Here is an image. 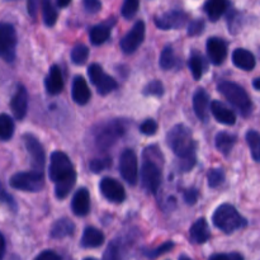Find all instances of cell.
<instances>
[{
    "mask_svg": "<svg viewBox=\"0 0 260 260\" xmlns=\"http://www.w3.org/2000/svg\"><path fill=\"white\" fill-rule=\"evenodd\" d=\"M167 142L172 151L179 157L180 172H189L196 165V142L192 132L184 124H177L169 131Z\"/></svg>",
    "mask_w": 260,
    "mask_h": 260,
    "instance_id": "obj_1",
    "label": "cell"
},
{
    "mask_svg": "<svg viewBox=\"0 0 260 260\" xmlns=\"http://www.w3.org/2000/svg\"><path fill=\"white\" fill-rule=\"evenodd\" d=\"M213 225L225 234H233L246 226V220L234 206L221 205L212 215Z\"/></svg>",
    "mask_w": 260,
    "mask_h": 260,
    "instance_id": "obj_2",
    "label": "cell"
},
{
    "mask_svg": "<svg viewBox=\"0 0 260 260\" xmlns=\"http://www.w3.org/2000/svg\"><path fill=\"white\" fill-rule=\"evenodd\" d=\"M218 91L233 104L235 108L239 109L244 117H248L253 111V103L250 101V96L248 95L244 88H241L239 84L233 81H221L218 84Z\"/></svg>",
    "mask_w": 260,
    "mask_h": 260,
    "instance_id": "obj_3",
    "label": "cell"
},
{
    "mask_svg": "<svg viewBox=\"0 0 260 260\" xmlns=\"http://www.w3.org/2000/svg\"><path fill=\"white\" fill-rule=\"evenodd\" d=\"M48 175L55 184L58 182H62V180L76 178V173L74 170L73 164H71L70 159L65 152L55 151L51 154Z\"/></svg>",
    "mask_w": 260,
    "mask_h": 260,
    "instance_id": "obj_4",
    "label": "cell"
},
{
    "mask_svg": "<svg viewBox=\"0 0 260 260\" xmlns=\"http://www.w3.org/2000/svg\"><path fill=\"white\" fill-rule=\"evenodd\" d=\"M10 187L14 189L23 190V192H40L45 187V178H43L42 172H23L17 173L13 175L9 180Z\"/></svg>",
    "mask_w": 260,
    "mask_h": 260,
    "instance_id": "obj_5",
    "label": "cell"
},
{
    "mask_svg": "<svg viewBox=\"0 0 260 260\" xmlns=\"http://www.w3.org/2000/svg\"><path fill=\"white\" fill-rule=\"evenodd\" d=\"M127 131V122L123 119H114L103 124L102 128L96 132L95 144L99 149H108Z\"/></svg>",
    "mask_w": 260,
    "mask_h": 260,
    "instance_id": "obj_6",
    "label": "cell"
},
{
    "mask_svg": "<svg viewBox=\"0 0 260 260\" xmlns=\"http://www.w3.org/2000/svg\"><path fill=\"white\" fill-rule=\"evenodd\" d=\"M17 32L9 23H2L0 25V51L2 57L7 62H13L17 51Z\"/></svg>",
    "mask_w": 260,
    "mask_h": 260,
    "instance_id": "obj_7",
    "label": "cell"
},
{
    "mask_svg": "<svg viewBox=\"0 0 260 260\" xmlns=\"http://www.w3.org/2000/svg\"><path fill=\"white\" fill-rule=\"evenodd\" d=\"M88 75L91 83L96 86V90L101 95H107L117 89V81L108 74L104 73L103 68L99 63H91L89 66Z\"/></svg>",
    "mask_w": 260,
    "mask_h": 260,
    "instance_id": "obj_8",
    "label": "cell"
},
{
    "mask_svg": "<svg viewBox=\"0 0 260 260\" xmlns=\"http://www.w3.org/2000/svg\"><path fill=\"white\" fill-rule=\"evenodd\" d=\"M142 187L150 193H156L161 184V170L154 159L146 157L141 169Z\"/></svg>",
    "mask_w": 260,
    "mask_h": 260,
    "instance_id": "obj_9",
    "label": "cell"
},
{
    "mask_svg": "<svg viewBox=\"0 0 260 260\" xmlns=\"http://www.w3.org/2000/svg\"><path fill=\"white\" fill-rule=\"evenodd\" d=\"M119 173L129 185H135L139 178V164L134 150L126 149L119 157Z\"/></svg>",
    "mask_w": 260,
    "mask_h": 260,
    "instance_id": "obj_10",
    "label": "cell"
},
{
    "mask_svg": "<svg viewBox=\"0 0 260 260\" xmlns=\"http://www.w3.org/2000/svg\"><path fill=\"white\" fill-rule=\"evenodd\" d=\"M23 140H24L25 149H27L28 155L30 157V161H32L33 169L37 170V172H42L46 161V154L42 144L38 141L37 137L29 134L24 135Z\"/></svg>",
    "mask_w": 260,
    "mask_h": 260,
    "instance_id": "obj_11",
    "label": "cell"
},
{
    "mask_svg": "<svg viewBox=\"0 0 260 260\" xmlns=\"http://www.w3.org/2000/svg\"><path fill=\"white\" fill-rule=\"evenodd\" d=\"M145 29H146L145 22L137 20V22L135 23L134 27H132V29L121 40V43H119L121 50L123 51L124 53H127V55L134 53L135 51L140 47V45L144 42Z\"/></svg>",
    "mask_w": 260,
    "mask_h": 260,
    "instance_id": "obj_12",
    "label": "cell"
},
{
    "mask_svg": "<svg viewBox=\"0 0 260 260\" xmlns=\"http://www.w3.org/2000/svg\"><path fill=\"white\" fill-rule=\"evenodd\" d=\"M99 189L104 198H107L109 202L121 203L126 200V192H124L123 185L113 178H103L99 184Z\"/></svg>",
    "mask_w": 260,
    "mask_h": 260,
    "instance_id": "obj_13",
    "label": "cell"
},
{
    "mask_svg": "<svg viewBox=\"0 0 260 260\" xmlns=\"http://www.w3.org/2000/svg\"><path fill=\"white\" fill-rule=\"evenodd\" d=\"M188 14L182 10H170L159 15L155 19V24L160 29H178L187 23Z\"/></svg>",
    "mask_w": 260,
    "mask_h": 260,
    "instance_id": "obj_14",
    "label": "cell"
},
{
    "mask_svg": "<svg viewBox=\"0 0 260 260\" xmlns=\"http://www.w3.org/2000/svg\"><path fill=\"white\" fill-rule=\"evenodd\" d=\"M10 109L13 112V116L18 121H22L25 117L28 111V93L27 89L24 88V85L19 84L17 85L14 94L12 96V101H10Z\"/></svg>",
    "mask_w": 260,
    "mask_h": 260,
    "instance_id": "obj_15",
    "label": "cell"
},
{
    "mask_svg": "<svg viewBox=\"0 0 260 260\" xmlns=\"http://www.w3.org/2000/svg\"><path fill=\"white\" fill-rule=\"evenodd\" d=\"M207 55L213 65H221L228 56V43L218 37H211L207 41Z\"/></svg>",
    "mask_w": 260,
    "mask_h": 260,
    "instance_id": "obj_16",
    "label": "cell"
},
{
    "mask_svg": "<svg viewBox=\"0 0 260 260\" xmlns=\"http://www.w3.org/2000/svg\"><path fill=\"white\" fill-rule=\"evenodd\" d=\"M71 208L76 216H86L90 211V194L86 188H80L76 190L71 202Z\"/></svg>",
    "mask_w": 260,
    "mask_h": 260,
    "instance_id": "obj_17",
    "label": "cell"
},
{
    "mask_svg": "<svg viewBox=\"0 0 260 260\" xmlns=\"http://www.w3.org/2000/svg\"><path fill=\"white\" fill-rule=\"evenodd\" d=\"M71 95L75 103L84 106L88 103L91 98L90 89H89L88 84H86L85 79L83 76H75L73 80V89H71Z\"/></svg>",
    "mask_w": 260,
    "mask_h": 260,
    "instance_id": "obj_18",
    "label": "cell"
},
{
    "mask_svg": "<svg viewBox=\"0 0 260 260\" xmlns=\"http://www.w3.org/2000/svg\"><path fill=\"white\" fill-rule=\"evenodd\" d=\"M46 90L51 95H57L63 89V78L61 74L60 68L57 65H52L48 71V75L45 80Z\"/></svg>",
    "mask_w": 260,
    "mask_h": 260,
    "instance_id": "obj_19",
    "label": "cell"
},
{
    "mask_svg": "<svg viewBox=\"0 0 260 260\" xmlns=\"http://www.w3.org/2000/svg\"><path fill=\"white\" fill-rule=\"evenodd\" d=\"M208 107H210V95L205 89L200 88L193 95V109L201 121L208 118Z\"/></svg>",
    "mask_w": 260,
    "mask_h": 260,
    "instance_id": "obj_20",
    "label": "cell"
},
{
    "mask_svg": "<svg viewBox=\"0 0 260 260\" xmlns=\"http://www.w3.org/2000/svg\"><path fill=\"white\" fill-rule=\"evenodd\" d=\"M211 112H212L213 117L220 123L226 124V126H234L236 123L235 113L231 109H229L226 106H223V103H221V102H212V104H211Z\"/></svg>",
    "mask_w": 260,
    "mask_h": 260,
    "instance_id": "obj_21",
    "label": "cell"
},
{
    "mask_svg": "<svg viewBox=\"0 0 260 260\" xmlns=\"http://www.w3.org/2000/svg\"><path fill=\"white\" fill-rule=\"evenodd\" d=\"M233 62L236 68L241 70L250 71L255 68L256 60L250 51L245 48H236L233 53Z\"/></svg>",
    "mask_w": 260,
    "mask_h": 260,
    "instance_id": "obj_22",
    "label": "cell"
},
{
    "mask_svg": "<svg viewBox=\"0 0 260 260\" xmlns=\"http://www.w3.org/2000/svg\"><path fill=\"white\" fill-rule=\"evenodd\" d=\"M190 240L194 244H205L207 243L208 239H210L211 233L210 228H208V223L205 218H200V220L196 221L192 225L189 231Z\"/></svg>",
    "mask_w": 260,
    "mask_h": 260,
    "instance_id": "obj_23",
    "label": "cell"
},
{
    "mask_svg": "<svg viewBox=\"0 0 260 260\" xmlns=\"http://www.w3.org/2000/svg\"><path fill=\"white\" fill-rule=\"evenodd\" d=\"M104 243V235L101 230L93 228V226H88L85 228L83 233V238H81V246L85 249L90 248H98Z\"/></svg>",
    "mask_w": 260,
    "mask_h": 260,
    "instance_id": "obj_24",
    "label": "cell"
},
{
    "mask_svg": "<svg viewBox=\"0 0 260 260\" xmlns=\"http://www.w3.org/2000/svg\"><path fill=\"white\" fill-rule=\"evenodd\" d=\"M75 231V225L69 218H60L56 221L51 228V238L52 239H63L66 236L73 235Z\"/></svg>",
    "mask_w": 260,
    "mask_h": 260,
    "instance_id": "obj_25",
    "label": "cell"
},
{
    "mask_svg": "<svg viewBox=\"0 0 260 260\" xmlns=\"http://www.w3.org/2000/svg\"><path fill=\"white\" fill-rule=\"evenodd\" d=\"M229 8V0H207L205 4V12L211 20L216 22L226 13Z\"/></svg>",
    "mask_w": 260,
    "mask_h": 260,
    "instance_id": "obj_26",
    "label": "cell"
},
{
    "mask_svg": "<svg viewBox=\"0 0 260 260\" xmlns=\"http://www.w3.org/2000/svg\"><path fill=\"white\" fill-rule=\"evenodd\" d=\"M111 36V24H98L94 25L90 29V33H89V37H90V42L93 43L94 46H101L103 45L104 42H107Z\"/></svg>",
    "mask_w": 260,
    "mask_h": 260,
    "instance_id": "obj_27",
    "label": "cell"
},
{
    "mask_svg": "<svg viewBox=\"0 0 260 260\" xmlns=\"http://www.w3.org/2000/svg\"><path fill=\"white\" fill-rule=\"evenodd\" d=\"M236 142V137L233 135L228 134V132H220L217 134L215 139V145L217 147L218 151L223 155H229L233 150L234 145Z\"/></svg>",
    "mask_w": 260,
    "mask_h": 260,
    "instance_id": "obj_28",
    "label": "cell"
},
{
    "mask_svg": "<svg viewBox=\"0 0 260 260\" xmlns=\"http://www.w3.org/2000/svg\"><path fill=\"white\" fill-rule=\"evenodd\" d=\"M41 5H42V15L45 24L47 27L55 25L56 20H57V10L53 5L52 0H41Z\"/></svg>",
    "mask_w": 260,
    "mask_h": 260,
    "instance_id": "obj_29",
    "label": "cell"
},
{
    "mask_svg": "<svg viewBox=\"0 0 260 260\" xmlns=\"http://www.w3.org/2000/svg\"><path fill=\"white\" fill-rule=\"evenodd\" d=\"M189 69H190V73H192L193 78L196 80H200L201 76L203 75L206 70V65H205V60H203L202 56L200 55L198 52H193L190 55L189 58Z\"/></svg>",
    "mask_w": 260,
    "mask_h": 260,
    "instance_id": "obj_30",
    "label": "cell"
},
{
    "mask_svg": "<svg viewBox=\"0 0 260 260\" xmlns=\"http://www.w3.org/2000/svg\"><path fill=\"white\" fill-rule=\"evenodd\" d=\"M14 135V122L8 114L3 113L0 116V139L3 141H9Z\"/></svg>",
    "mask_w": 260,
    "mask_h": 260,
    "instance_id": "obj_31",
    "label": "cell"
},
{
    "mask_svg": "<svg viewBox=\"0 0 260 260\" xmlns=\"http://www.w3.org/2000/svg\"><path fill=\"white\" fill-rule=\"evenodd\" d=\"M246 141H248L249 147H250L251 156L255 161H260V134L259 132L250 129L246 134Z\"/></svg>",
    "mask_w": 260,
    "mask_h": 260,
    "instance_id": "obj_32",
    "label": "cell"
},
{
    "mask_svg": "<svg viewBox=\"0 0 260 260\" xmlns=\"http://www.w3.org/2000/svg\"><path fill=\"white\" fill-rule=\"evenodd\" d=\"M71 61H73L75 65H83L85 63V61L88 60L89 56V48L84 45H78L73 48L71 51Z\"/></svg>",
    "mask_w": 260,
    "mask_h": 260,
    "instance_id": "obj_33",
    "label": "cell"
},
{
    "mask_svg": "<svg viewBox=\"0 0 260 260\" xmlns=\"http://www.w3.org/2000/svg\"><path fill=\"white\" fill-rule=\"evenodd\" d=\"M175 65V56L174 51L170 46H167V47L162 50L161 55H160V68L164 69V70H169L173 66Z\"/></svg>",
    "mask_w": 260,
    "mask_h": 260,
    "instance_id": "obj_34",
    "label": "cell"
},
{
    "mask_svg": "<svg viewBox=\"0 0 260 260\" xmlns=\"http://www.w3.org/2000/svg\"><path fill=\"white\" fill-rule=\"evenodd\" d=\"M140 7V0H124L123 5H122L121 13L123 18L126 19H131L136 15L137 10Z\"/></svg>",
    "mask_w": 260,
    "mask_h": 260,
    "instance_id": "obj_35",
    "label": "cell"
},
{
    "mask_svg": "<svg viewBox=\"0 0 260 260\" xmlns=\"http://www.w3.org/2000/svg\"><path fill=\"white\" fill-rule=\"evenodd\" d=\"M111 165H112L111 157H103V159L91 160L90 164H89V169H90L93 173H95V174H99V173L109 169Z\"/></svg>",
    "mask_w": 260,
    "mask_h": 260,
    "instance_id": "obj_36",
    "label": "cell"
},
{
    "mask_svg": "<svg viewBox=\"0 0 260 260\" xmlns=\"http://www.w3.org/2000/svg\"><path fill=\"white\" fill-rule=\"evenodd\" d=\"M225 180V173L221 169H212L208 173V185L211 188H217Z\"/></svg>",
    "mask_w": 260,
    "mask_h": 260,
    "instance_id": "obj_37",
    "label": "cell"
},
{
    "mask_svg": "<svg viewBox=\"0 0 260 260\" xmlns=\"http://www.w3.org/2000/svg\"><path fill=\"white\" fill-rule=\"evenodd\" d=\"M145 95H154V96H161L164 94V86L159 80H152L145 86L144 89Z\"/></svg>",
    "mask_w": 260,
    "mask_h": 260,
    "instance_id": "obj_38",
    "label": "cell"
},
{
    "mask_svg": "<svg viewBox=\"0 0 260 260\" xmlns=\"http://www.w3.org/2000/svg\"><path fill=\"white\" fill-rule=\"evenodd\" d=\"M173 248H174V243H172V241H168V243L160 245L159 248L151 249V250H145L144 254L147 256V258L154 259V258H157V256H160L161 254L168 253V251L172 250Z\"/></svg>",
    "mask_w": 260,
    "mask_h": 260,
    "instance_id": "obj_39",
    "label": "cell"
},
{
    "mask_svg": "<svg viewBox=\"0 0 260 260\" xmlns=\"http://www.w3.org/2000/svg\"><path fill=\"white\" fill-rule=\"evenodd\" d=\"M103 260H121V250L116 243H111L104 253Z\"/></svg>",
    "mask_w": 260,
    "mask_h": 260,
    "instance_id": "obj_40",
    "label": "cell"
},
{
    "mask_svg": "<svg viewBox=\"0 0 260 260\" xmlns=\"http://www.w3.org/2000/svg\"><path fill=\"white\" fill-rule=\"evenodd\" d=\"M140 131H141V134L146 135V136H152V135L156 134L157 123L151 118L146 119V121L140 126Z\"/></svg>",
    "mask_w": 260,
    "mask_h": 260,
    "instance_id": "obj_41",
    "label": "cell"
},
{
    "mask_svg": "<svg viewBox=\"0 0 260 260\" xmlns=\"http://www.w3.org/2000/svg\"><path fill=\"white\" fill-rule=\"evenodd\" d=\"M205 29V22L202 19H196L188 25V36H200Z\"/></svg>",
    "mask_w": 260,
    "mask_h": 260,
    "instance_id": "obj_42",
    "label": "cell"
},
{
    "mask_svg": "<svg viewBox=\"0 0 260 260\" xmlns=\"http://www.w3.org/2000/svg\"><path fill=\"white\" fill-rule=\"evenodd\" d=\"M83 7L89 14H95L102 9L101 0H83Z\"/></svg>",
    "mask_w": 260,
    "mask_h": 260,
    "instance_id": "obj_43",
    "label": "cell"
},
{
    "mask_svg": "<svg viewBox=\"0 0 260 260\" xmlns=\"http://www.w3.org/2000/svg\"><path fill=\"white\" fill-rule=\"evenodd\" d=\"M208 260H244V256L239 253H229V254H215Z\"/></svg>",
    "mask_w": 260,
    "mask_h": 260,
    "instance_id": "obj_44",
    "label": "cell"
},
{
    "mask_svg": "<svg viewBox=\"0 0 260 260\" xmlns=\"http://www.w3.org/2000/svg\"><path fill=\"white\" fill-rule=\"evenodd\" d=\"M198 200V190L194 189V188H190V189L185 190L184 193V201L187 205L192 206L197 202Z\"/></svg>",
    "mask_w": 260,
    "mask_h": 260,
    "instance_id": "obj_45",
    "label": "cell"
},
{
    "mask_svg": "<svg viewBox=\"0 0 260 260\" xmlns=\"http://www.w3.org/2000/svg\"><path fill=\"white\" fill-rule=\"evenodd\" d=\"M35 260H61V256L53 250H45L38 254Z\"/></svg>",
    "mask_w": 260,
    "mask_h": 260,
    "instance_id": "obj_46",
    "label": "cell"
},
{
    "mask_svg": "<svg viewBox=\"0 0 260 260\" xmlns=\"http://www.w3.org/2000/svg\"><path fill=\"white\" fill-rule=\"evenodd\" d=\"M38 9V0H28V13L30 17L35 18L37 14Z\"/></svg>",
    "mask_w": 260,
    "mask_h": 260,
    "instance_id": "obj_47",
    "label": "cell"
},
{
    "mask_svg": "<svg viewBox=\"0 0 260 260\" xmlns=\"http://www.w3.org/2000/svg\"><path fill=\"white\" fill-rule=\"evenodd\" d=\"M3 201H4L5 203H8L9 206H12V208H14L15 210V203H14V201H13V197L12 196L8 194L5 190H3Z\"/></svg>",
    "mask_w": 260,
    "mask_h": 260,
    "instance_id": "obj_48",
    "label": "cell"
},
{
    "mask_svg": "<svg viewBox=\"0 0 260 260\" xmlns=\"http://www.w3.org/2000/svg\"><path fill=\"white\" fill-rule=\"evenodd\" d=\"M71 3V0H57V5L61 8H66Z\"/></svg>",
    "mask_w": 260,
    "mask_h": 260,
    "instance_id": "obj_49",
    "label": "cell"
},
{
    "mask_svg": "<svg viewBox=\"0 0 260 260\" xmlns=\"http://www.w3.org/2000/svg\"><path fill=\"white\" fill-rule=\"evenodd\" d=\"M4 254H5V239H4V236L2 235V256H0V258H4Z\"/></svg>",
    "mask_w": 260,
    "mask_h": 260,
    "instance_id": "obj_50",
    "label": "cell"
},
{
    "mask_svg": "<svg viewBox=\"0 0 260 260\" xmlns=\"http://www.w3.org/2000/svg\"><path fill=\"white\" fill-rule=\"evenodd\" d=\"M253 86L256 89V90H260V78L255 79V80L253 81Z\"/></svg>",
    "mask_w": 260,
    "mask_h": 260,
    "instance_id": "obj_51",
    "label": "cell"
},
{
    "mask_svg": "<svg viewBox=\"0 0 260 260\" xmlns=\"http://www.w3.org/2000/svg\"><path fill=\"white\" fill-rule=\"evenodd\" d=\"M179 260H192V259L188 258L187 255H180V256H179Z\"/></svg>",
    "mask_w": 260,
    "mask_h": 260,
    "instance_id": "obj_52",
    "label": "cell"
},
{
    "mask_svg": "<svg viewBox=\"0 0 260 260\" xmlns=\"http://www.w3.org/2000/svg\"><path fill=\"white\" fill-rule=\"evenodd\" d=\"M84 260H96V259H94V258H85Z\"/></svg>",
    "mask_w": 260,
    "mask_h": 260,
    "instance_id": "obj_53",
    "label": "cell"
}]
</instances>
